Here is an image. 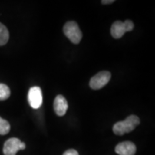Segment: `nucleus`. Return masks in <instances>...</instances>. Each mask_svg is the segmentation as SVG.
Returning a JSON list of instances; mask_svg holds the SVG:
<instances>
[{
	"instance_id": "f257e3e1",
	"label": "nucleus",
	"mask_w": 155,
	"mask_h": 155,
	"mask_svg": "<svg viewBox=\"0 0 155 155\" xmlns=\"http://www.w3.org/2000/svg\"><path fill=\"white\" fill-rule=\"evenodd\" d=\"M139 124H140V120L138 116L131 115L128 116L124 121L116 123L113 127V131L116 135H124L132 131Z\"/></svg>"
},
{
	"instance_id": "f03ea898",
	"label": "nucleus",
	"mask_w": 155,
	"mask_h": 155,
	"mask_svg": "<svg viewBox=\"0 0 155 155\" xmlns=\"http://www.w3.org/2000/svg\"><path fill=\"white\" fill-rule=\"evenodd\" d=\"M63 32L65 36L74 44H78L82 39L81 30L74 21H70L65 23L63 28Z\"/></svg>"
},
{
	"instance_id": "7ed1b4c3",
	"label": "nucleus",
	"mask_w": 155,
	"mask_h": 155,
	"mask_svg": "<svg viewBox=\"0 0 155 155\" xmlns=\"http://www.w3.org/2000/svg\"><path fill=\"white\" fill-rule=\"evenodd\" d=\"M134 28V23L131 20H126L124 22L116 21L111 28V35L114 38H122L127 32H130Z\"/></svg>"
},
{
	"instance_id": "20e7f679",
	"label": "nucleus",
	"mask_w": 155,
	"mask_h": 155,
	"mask_svg": "<svg viewBox=\"0 0 155 155\" xmlns=\"http://www.w3.org/2000/svg\"><path fill=\"white\" fill-rule=\"evenodd\" d=\"M25 144L17 138H11L4 144L3 153L5 155H16L19 150H25Z\"/></svg>"
},
{
	"instance_id": "39448f33",
	"label": "nucleus",
	"mask_w": 155,
	"mask_h": 155,
	"mask_svg": "<svg viewBox=\"0 0 155 155\" xmlns=\"http://www.w3.org/2000/svg\"><path fill=\"white\" fill-rule=\"evenodd\" d=\"M111 73L108 71L99 72L91 79L90 83H89L90 87L94 90H98V89L102 88L108 83V81L111 79Z\"/></svg>"
},
{
	"instance_id": "423d86ee",
	"label": "nucleus",
	"mask_w": 155,
	"mask_h": 155,
	"mask_svg": "<svg viewBox=\"0 0 155 155\" xmlns=\"http://www.w3.org/2000/svg\"><path fill=\"white\" fill-rule=\"evenodd\" d=\"M28 102L32 108L38 109L42 106V94L40 87L35 86L30 89L28 93Z\"/></svg>"
},
{
	"instance_id": "0eeeda50",
	"label": "nucleus",
	"mask_w": 155,
	"mask_h": 155,
	"mask_svg": "<svg viewBox=\"0 0 155 155\" xmlns=\"http://www.w3.org/2000/svg\"><path fill=\"white\" fill-rule=\"evenodd\" d=\"M115 151L119 155H134L137 147L131 141H124L116 145Z\"/></svg>"
},
{
	"instance_id": "6e6552de",
	"label": "nucleus",
	"mask_w": 155,
	"mask_h": 155,
	"mask_svg": "<svg viewBox=\"0 0 155 155\" xmlns=\"http://www.w3.org/2000/svg\"><path fill=\"white\" fill-rule=\"evenodd\" d=\"M54 111L58 116H63L66 113L68 105L65 97L62 95H58L54 100L53 104Z\"/></svg>"
},
{
	"instance_id": "1a4fd4ad",
	"label": "nucleus",
	"mask_w": 155,
	"mask_h": 155,
	"mask_svg": "<svg viewBox=\"0 0 155 155\" xmlns=\"http://www.w3.org/2000/svg\"><path fill=\"white\" fill-rule=\"evenodd\" d=\"M9 34L7 28L2 23H0V45L7 43L9 40Z\"/></svg>"
},
{
	"instance_id": "9d476101",
	"label": "nucleus",
	"mask_w": 155,
	"mask_h": 155,
	"mask_svg": "<svg viewBox=\"0 0 155 155\" xmlns=\"http://www.w3.org/2000/svg\"><path fill=\"white\" fill-rule=\"evenodd\" d=\"M10 96V90L7 85L0 83V101L7 100Z\"/></svg>"
},
{
	"instance_id": "9b49d317",
	"label": "nucleus",
	"mask_w": 155,
	"mask_h": 155,
	"mask_svg": "<svg viewBox=\"0 0 155 155\" xmlns=\"http://www.w3.org/2000/svg\"><path fill=\"white\" fill-rule=\"evenodd\" d=\"M10 131V124L7 120L0 117V135H5Z\"/></svg>"
},
{
	"instance_id": "f8f14e48",
	"label": "nucleus",
	"mask_w": 155,
	"mask_h": 155,
	"mask_svg": "<svg viewBox=\"0 0 155 155\" xmlns=\"http://www.w3.org/2000/svg\"><path fill=\"white\" fill-rule=\"evenodd\" d=\"M63 155H79L77 151L75 150H69L64 153Z\"/></svg>"
},
{
	"instance_id": "ddd939ff",
	"label": "nucleus",
	"mask_w": 155,
	"mask_h": 155,
	"mask_svg": "<svg viewBox=\"0 0 155 155\" xmlns=\"http://www.w3.org/2000/svg\"><path fill=\"white\" fill-rule=\"evenodd\" d=\"M114 2V0H109V1H106V0H103V1H101V3L104 4V5H106V4H111Z\"/></svg>"
}]
</instances>
